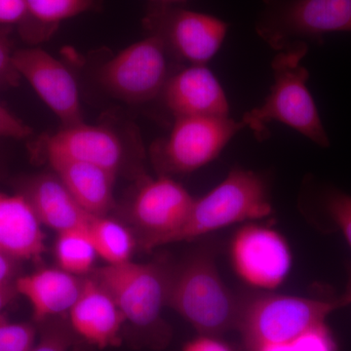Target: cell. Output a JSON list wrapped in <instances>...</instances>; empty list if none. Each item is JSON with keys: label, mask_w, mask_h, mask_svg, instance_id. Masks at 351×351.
<instances>
[{"label": "cell", "mask_w": 351, "mask_h": 351, "mask_svg": "<svg viewBox=\"0 0 351 351\" xmlns=\"http://www.w3.org/2000/svg\"><path fill=\"white\" fill-rule=\"evenodd\" d=\"M343 306L341 297L314 299L274 293L244 295L237 330L248 351L269 343H289Z\"/></svg>", "instance_id": "277c9868"}, {"label": "cell", "mask_w": 351, "mask_h": 351, "mask_svg": "<svg viewBox=\"0 0 351 351\" xmlns=\"http://www.w3.org/2000/svg\"><path fill=\"white\" fill-rule=\"evenodd\" d=\"M272 211L265 177L235 167L216 188L195 200L188 219L170 243L193 241L234 223L267 218Z\"/></svg>", "instance_id": "5b68a950"}, {"label": "cell", "mask_w": 351, "mask_h": 351, "mask_svg": "<svg viewBox=\"0 0 351 351\" xmlns=\"http://www.w3.org/2000/svg\"><path fill=\"white\" fill-rule=\"evenodd\" d=\"M172 265L167 262L108 265L94 269V279L119 307L126 322L154 332L160 346L169 338L161 313L167 306Z\"/></svg>", "instance_id": "3957f363"}, {"label": "cell", "mask_w": 351, "mask_h": 351, "mask_svg": "<svg viewBox=\"0 0 351 351\" xmlns=\"http://www.w3.org/2000/svg\"><path fill=\"white\" fill-rule=\"evenodd\" d=\"M17 297H19V294L15 285L0 286V318H2L3 311L15 302Z\"/></svg>", "instance_id": "1f68e13d"}, {"label": "cell", "mask_w": 351, "mask_h": 351, "mask_svg": "<svg viewBox=\"0 0 351 351\" xmlns=\"http://www.w3.org/2000/svg\"><path fill=\"white\" fill-rule=\"evenodd\" d=\"M166 107L179 117H228L223 87L205 64H189L173 73L162 92Z\"/></svg>", "instance_id": "5bb4252c"}, {"label": "cell", "mask_w": 351, "mask_h": 351, "mask_svg": "<svg viewBox=\"0 0 351 351\" xmlns=\"http://www.w3.org/2000/svg\"><path fill=\"white\" fill-rule=\"evenodd\" d=\"M82 284L83 278L63 269H43L22 274L15 288L31 304L34 322L40 324L69 313L80 297Z\"/></svg>", "instance_id": "e0dca14e"}, {"label": "cell", "mask_w": 351, "mask_h": 351, "mask_svg": "<svg viewBox=\"0 0 351 351\" xmlns=\"http://www.w3.org/2000/svg\"><path fill=\"white\" fill-rule=\"evenodd\" d=\"M320 199L325 214L343 233L351 249V195L334 186H325Z\"/></svg>", "instance_id": "603a6c76"}, {"label": "cell", "mask_w": 351, "mask_h": 351, "mask_svg": "<svg viewBox=\"0 0 351 351\" xmlns=\"http://www.w3.org/2000/svg\"><path fill=\"white\" fill-rule=\"evenodd\" d=\"M87 232L97 254L108 265L130 261L137 240L126 226L108 216H92Z\"/></svg>", "instance_id": "44dd1931"}, {"label": "cell", "mask_w": 351, "mask_h": 351, "mask_svg": "<svg viewBox=\"0 0 351 351\" xmlns=\"http://www.w3.org/2000/svg\"><path fill=\"white\" fill-rule=\"evenodd\" d=\"M290 351H338L326 323H321L300 335L290 343Z\"/></svg>", "instance_id": "484cf974"}, {"label": "cell", "mask_w": 351, "mask_h": 351, "mask_svg": "<svg viewBox=\"0 0 351 351\" xmlns=\"http://www.w3.org/2000/svg\"><path fill=\"white\" fill-rule=\"evenodd\" d=\"M14 66L63 127L83 122L80 89L75 76L60 60L40 48L14 51Z\"/></svg>", "instance_id": "7c38bea8"}, {"label": "cell", "mask_w": 351, "mask_h": 351, "mask_svg": "<svg viewBox=\"0 0 351 351\" xmlns=\"http://www.w3.org/2000/svg\"><path fill=\"white\" fill-rule=\"evenodd\" d=\"M252 351H290V343H269L258 346Z\"/></svg>", "instance_id": "836d02e7"}, {"label": "cell", "mask_w": 351, "mask_h": 351, "mask_svg": "<svg viewBox=\"0 0 351 351\" xmlns=\"http://www.w3.org/2000/svg\"><path fill=\"white\" fill-rule=\"evenodd\" d=\"M25 13V0H0V29L19 27L24 22Z\"/></svg>", "instance_id": "f1b7e54d"}, {"label": "cell", "mask_w": 351, "mask_h": 351, "mask_svg": "<svg viewBox=\"0 0 351 351\" xmlns=\"http://www.w3.org/2000/svg\"><path fill=\"white\" fill-rule=\"evenodd\" d=\"M2 177H3V170H2V168L0 167V180L2 179Z\"/></svg>", "instance_id": "d590c367"}, {"label": "cell", "mask_w": 351, "mask_h": 351, "mask_svg": "<svg viewBox=\"0 0 351 351\" xmlns=\"http://www.w3.org/2000/svg\"><path fill=\"white\" fill-rule=\"evenodd\" d=\"M151 1L158 2V3L170 4V5H177L179 3H184L188 0H151Z\"/></svg>", "instance_id": "e575fe53"}, {"label": "cell", "mask_w": 351, "mask_h": 351, "mask_svg": "<svg viewBox=\"0 0 351 351\" xmlns=\"http://www.w3.org/2000/svg\"><path fill=\"white\" fill-rule=\"evenodd\" d=\"M45 235L36 212L20 193H0V252L19 262L39 261Z\"/></svg>", "instance_id": "ac0fdd59"}, {"label": "cell", "mask_w": 351, "mask_h": 351, "mask_svg": "<svg viewBox=\"0 0 351 351\" xmlns=\"http://www.w3.org/2000/svg\"><path fill=\"white\" fill-rule=\"evenodd\" d=\"M47 162L88 214L108 216L113 206L115 173L93 164L66 159H48Z\"/></svg>", "instance_id": "d6986e66"}, {"label": "cell", "mask_w": 351, "mask_h": 351, "mask_svg": "<svg viewBox=\"0 0 351 351\" xmlns=\"http://www.w3.org/2000/svg\"><path fill=\"white\" fill-rule=\"evenodd\" d=\"M308 49V44H295L274 57L271 64L274 82L269 96L262 106L249 110L241 119L258 141L267 140V126L278 121L321 147H330L315 101L306 86L308 71L301 64Z\"/></svg>", "instance_id": "7a4b0ae2"}, {"label": "cell", "mask_w": 351, "mask_h": 351, "mask_svg": "<svg viewBox=\"0 0 351 351\" xmlns=\"http://www.w3.org/2000/svg\"><path fill=\"white\" fill-rule=\"evenodd\" d=\"M36 156L48 159L93 164L117 174L124 149L121 140L112 129L88 125L84 122L63 127L53 135L44 136L32 147Z\"/></svg>", "instance_id": "4fadbf2b"}, {"label": "cell", "mask_w": 351, "mask_h": 351, "mask_svg": "<svg viewBox=\"0 0 351 351\" xmlns=\"http://www.w3.org/2000/svg\"><path fill=\"white\" fill-rule=\"evenodd\" d=\"M55 257L60 269L80 276L90 274L94 269L98 254L87 230H75L59 233Z\"/></svg>", "instance_id": "7402d4cb"}, {"label": "cell", "mask_w": 351, "mask_h": 351, "mask_svg": "<svg viewBox=\"0 0 351 351\" xmlns=\"http://www.w3.org/2000/svg\"><path fill=\"white\" fill-rule=\"evenodd\" d=\"M38 327V338L31 351H69L75 332L63 316L44 321Z\"/></svg>", "instance_id": "cb8c5ba5"}, {"label": "cell", "mask_w": 351, "mask_h": 351, "mask_svg": "<svg viewBox=\"0 0 351 351\" xmlns=\"http://www.w3.org/2000/svg\"><path fill=\"white\" fill-rule=\"evenodd\" d=\"M243 297L219 276L214 247L196 248L171 269L167 306L188 321L201 336L219 337L237 330Z\"/></svg>", "instance_id": "6da1fadb"}, {"label": "cell", "mask_w": 351, "mask_h": 351, "mask_svg": "<svg viewBox=\"0 0 351 351\" xmlns=\"http://www.w3.org/2000/svg\"><path fill=\"white\" fill-rule=\"evenodd\" d=\"M13 55L8 29H0V87H14L19 84L21 76L14 66Z\"/></svg>", "instance_id": "4316f807"}, {"label": "cell", "mask_w": 351, "mask_h": 351, "mask_svg": "<svg viewBox=\"0 0 351 351\" xmlns=\"http://www.w3.org/2000/svg\"><path fill=\"white\" fill-rule=\"evenodd\" d=\"M182 351H233L230 346L218 339V337L201 336L189 341Z\"/></svg>", "instance_id": "4dcf8cb0"}, {"label": "cell", "mask_w": 351, "mask_h": 351, "mask_svg": "<svg viewBox=\"0 0 351 351\" xmlns=\"http://www.w3.org/2000/svg\"><path fill=\"white\" fill-rule=\"evenodd\" d=\"M21 262L0 252V286L15 285L21 276Z\"/></svg>", "instance_id": "f546056e"}, {"label": "cell", "mask_w": 351, "mask_h": 351, "mask_svg": "<svg viewBox=\"0 0 351 351\" xmlns=\"http://www.w3.org/2000/svg\"><path fill=\"white\" fill-rule=\"evenodd\" d=\"M32 134L31 127L0 105V138H25Z\"/></svg>", "instance_id": "83f0119b"}, {"label": "cell", "mask_w": 351, "mask_h": 351, "mask_svg": "<svg viewBox=\"0 0 351 351\" xmlns=\"http://www.w3.org/2000/svg\"><path fill=\"white\" fill-rule=\"evenodd\" d=\"M195 200L168 176L145 178L131 207V221L142 248L149 251L170 244L188 219Z\"/></svg>", "instance_id": "30bf717a"}, {"label": "cell", "mask_w": 351, "mask_h": 351, "mask_svg": "<svg viewBox=\"0 0 351 351\" xmlns=\"http://www.w3.org/2000/svg\"><path fill=\"white\" fill-rule=\"evenodd\" d=\"M149 36L165 44L171 55L189 64H205L221 48L228 25L208 14L151 1L144 20Z\"/></svg>", "instance_id": "9c48e42d"}, {"label": "cell", "mask_w": 351, "mask_h": 351, "mask_svg": "<svg viewBox=\"0 0 351 351\" xmlns=\"http://www.w3.org/2000/svg\"><path fill=\"white\" fill-rule=\"evenodd\" d=\"M75 334L100 350L121 343L125 317L110 295L92 277L83 278L82 292L69 313Z\"/></svg>", "instance_id": "9a60e30c"}, {"label": "cell", "mask_w": 351, "mask_h": 351, "mask_svg": "<svg viewBox=\"0 0 351 351\" xmlns=\"http://www.w3.org/2000/svg\"><path fill=\"white\" fill-rule=\"evenodd\" d=\"M230 256L237 276L245 283L262 290L279 287L292 267L290 247L282 235L254 223L235 233Z\"/></svg>", "instance_id": "8fae6325"}, {"label": "cell", "mask_w": 351, "mask_h": 351, "mask_svg": "<svg viewBox=\"0 0 351 351\" xmlns=\"http://www.w3.org/2000/svg\"><path fill=\"white\" fill-rule=\"evenodd\" d=\"M170 56L165 44L149 34L104 64L99 77L115 98L132 104L145 103L162 94L171 77Z\"/></svg>", "instance_id": "ba28073f"}, {"label": "cell", "mask_w": 351, "mask_h": 351, "mask_svg": "<svg viewBox=\"0 0 351 351\" xmlns=\"http://www.w3.org/2000/svg\"><path fill=\"white\" fill-rule=\"evenodd\" d=\"M256 32L272 49L322 44L334 32H351V0H263Z\"/></svg>", "instance_id": "8992f818"}, {"label": "cell", "mask_w": 351, "mask_h": 351, "mask_svg": "<svg viewBox=\"0 0 351 351\" xmlns=\"http://www.w3.org/2000/svg\"><path fill=\"white\" fill-rule=\"evenodd\" d=\"M346 276H348V282H346V291L343 295H341L346 306L351 304V262L346 263Z\"/></svg>", "instance_id": "d6a6232c"}, {"label": "cell", "mask_w": 351, "mask_h": 351, "mask_svg": "<svg viewBox=\"0 0 351 351\" xmlns=\"http://www.w3.org/2000/svg\"><path fill=\"white\" fill-rule=\"evenodd\" d=\"M25 17L18 27L25 40L36 43L49 38L64 21L93 10L97 0H25Z\"/></svg>", "instance_id": "ffe728a7"}, {"label": "cell", "mask_w": 351, "mask_h": 351, "mask_svg": "<svg viewBox=\"0 0 351 351\" xmlns=\"http://www.w3.org/2000/svg\"><path fill=\"white\" fill-rule=\"evenodd\" d=\"M230 117H179L169 136L152 147L159 176L188 174L215 160L241 129Z\"/></svg>", "instance_id": "52a82bcc"}, {"label": "cell", "mask_w": 351, "mask_h": 351, "mask_svg": "<svg viewBox=\"0 0 351 351\" xmlns=\"http://www.w3.org/2000/svg\"><path fill=\"white\" fill-rule=\"evenodd\" d=\"M38 338L34 322H9L0 318V351H31Z\"/></svg>", "instance_id": "d4e9b609"}, {"label": "cell", "mask_w": 351, "mask_h": 351, "mask_svg": "<svg viewBox=\"0 0 351 351\" xmlns=\"http://www.w3.org/2000/svg\"><path fill=\"white\" fill-rule=\"evenodd\" d=\"M17 193L31 204L43 226L58 233L87 230L92 215L76 202L55 173L18 180Z\"/></svg>", "instance_id": "2e32d148"}]
</instances>
